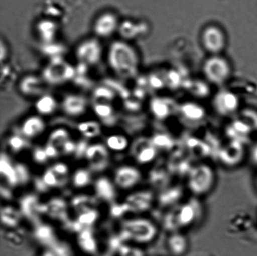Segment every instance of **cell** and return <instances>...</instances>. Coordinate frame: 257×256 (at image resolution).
Returning a JSON list of instances; mask_svg holds the SVG:
<instances>
[{
	"instance_id": "1",
	"label": "cell",
	"mask_w": 257,
	"mask_h": 256,
	"mask_svg": "<svg viewBox=\"0 0 257 256\" xmlns=\"http://www.w3.org/2000/svg\"><path fill=\"white\" fill-rule=\"evenodd\" d=\"M107 61L117 77L128 79L137 74L140 60L132 45L125 40H117L112 42L108 48Z\"/></svg>"
},
{
	"instance_id": "2",
	"label": "cell",
	"mask_w": 257,
	"mask_h": 256,
	"mask_svg": "<svg viewBox=\"0 0 257 256\" xmlns=\"http://www.w3.org/2000/svg\"><path fill=\"white\" fill-rule=\"evenodd\" d=\"M203 212L200 202L193 198L171 208L163 218V227L171 233L180 232L195 225L201 219Z\"/></svg>"
},
{
	"instance_id": "3",
	"label": "cell",
	"mask_w": 257,
	"mask_h": 256,
	"mask_svg": "<svg viewBox=\"0 0 257 256\" xmlns=\"http://www.w3.org/2000/svg\"><path fill=\"white\" fill-rule=\"evenodd\" d=\"M186 178L188 189L196 197L205 196L212 191L216 180L215 170L206 163L193 165Z\"/></svg>"
},
{
	"instance_id": "4",
	"label": "cell",
	"mask_w": 257,
	"mask_h": 256,
	"mask_svg": "<svg viewBox=\"0 0 257 256\" xmlns=\"http://www.w3.org/2000/svg\"><path fill=\"white\" fill-rule=\"evenodd\" d=\"M122 228L128 239L141 244L152 242L157 237L159 232L157 225L146 218L125 220L122 223Z\"/></svg>"
},
{
	"instance_id": "5",
	"label": "cell",
	"mask_w": 257,
	"mask_h": 256,
	"mask_svg": "<svg viewBox=\"0 0 257 256\" xmlns=\"http://www.w3.org/2000/svg\"><path fill=\"white\" fill-rule=\"evenodd\" d=\"M204 76L214 85H225L232 75L231 63L222 55H210L203 65Z\"/></svg>"
},
{
	"instance_id": "6",
	"label": "cell",
	"mask_w": 257,
	"mask_h": 256,
	"mask_svg": "<svg viewBox=\"0 0 257 256\" xmlns=\"http://www.w3.org/2000/svg\"><path fill=\"white\" fill-rule=\"evenodd\" d=\"M201 45L210 55H222L227 45L225 31L219 25H206L200 35Z\"/></svg>"
},
{
	"instance_id": "7",
	"label": "cell",
	"mask_w": 257,
	"mask_h": 256,
	"mask_svg": "<svg viewBox=\"0 0 257 256\" xmlns=\"http://www.w3.org/2000/svg\"><path fill=\"white\" fill-rule=\"evenodd\" d=\"M104 49L97 38L85 39L75 48V55L80 64L85 66H95L101 61Z\"/></svg>"
},
{
	"instance_id": "8",
	"label": "cell",
	"mask_w": 257,
	"mask_h": 256,
	"mask_svg": "<svg viewBox=\"0 0 257 256\" xmlns=\"http://www.w3.org/2000/svg\"><path fill=\"white\" fill-rule=\"evenodd\" d=\"M120 25L116 15L112 13H104L95 20L93 32L97 39H108L119 31Z\"/></svg>"
},
{
	"instance_id": "9",
	"label": "cell",
	"mask_w": 257,
	"mask_h": 256,
	"mask_svg": "<svg viewBox=\"0 0 257 256\" xmlns=\"http://www.w3.org/2000/svg\"><path fill=\"white\" fill-rule=\"evenodd\" d=\"M45 68L43 79L50 84H62L74 77L75 70L69 65L63 64L62 61L54 62Z\"/></svg>"
},
{
	"instance_id": "10",
	"label": "cell",
	"mask_w": 257,
	"mask_h": 256,
	"mask_svg": "<svg viewBox=\"0 0 257 256\" xmlns=\"http://www.w3.org/2000/svg\"><path fill=\"white\" fill-rule=\"evenodd\" d=\"M155 201L156 195L151 190H145L130 195L125 203L130 212L138 214L150 210Z\"/></svg>"
},
{
	"instance_id": "11",
	"label": "cell",
	"mask_w": 257,
	"mask_h": 256,
	"mask_svg": "<svg viewBox=\"0 0 257 256\" xmlns=\"http://www.w3.org/2000/svg\"><path fill=\"white\" fill-rule=\"evenodd\" d=\"M85 157L89 162L90 169L92 171H103L109 164V153L102 144L90 145L88 147Z\"/></svg>"
},
{
	"instance_id": "12",
	"label": "cell",
	"mask_w": 257,
	"mask_h": 256,
	"mask_svg": "<svg viewBox=\"0 0 257 256\" xmlns=\"http://www.w3.org/2000/svg\"><path fill=\"white\" fill-rule=\"evenodd\" d=\"M63 112L68 116L77 117L86 112L88 102L81 94H70L65 95L61 102Z\"/></svg>"
},
{
	"instance_id": "13",
	"label": "cell",
	"mask_w": 257,
	"mask_h": 256,
	"mask_svg": "<svg viewBox=\"0 0 257 256\" xmlns=\"http://www.w3.org/2000/svg\"><path fill=\"white\" fill-rule=\"evenodd\" d=\"M183 195V187L180 185H169L160 190L159 194L156 196V201L161 207L171 209L180 204Z\"/></svg>"
},
{
	"instance_id": "14",
	"label": "cell",
	"mask_w": 257,
	"mask_h": 256,
	"mask_svg": "<svg viewBox=\"0 0 257 256\" xmlns=\"http://www.w3.org/2000/svg\"><path fill=\"white\" fill-rule=\"evenodd\" d=\"M142 174L137 168L124 166L117 170L115 174V182L122 189H128L136 186L141 180Z\"/></svg>"
},
{
	"instance_id": "15",
	"label": "cell",
	"mask_w": 257,
	"mask_h": 256,
	"mask_svg": "<svg viewBox=\"0 0 257 256\" xmlns=\"http://www.w3.org/2000/svg\"><path fill=\"white\" fill-rule=\"evenodd\" d=\"M239 101L235 94L229 91H222L216 95L215 106L221 115L232 114L238 109Z\"/></svg>"
},
{
	"instance_id": "16",
	"label": "cell",
	"mask_w": 257,
	"mask_h": 256,
	"mask_svg": "<svg viewBox=\"0 0 257 256\" xmlns=\"http://www.w3.org/2000/svg\"><path fill=\"white\" fill-rule=\"evenodd\" d=\"M244 150L242 145L239 143H233L223 147L220 150V161L226 166L235 167L240 164L244 157Z\"/></svg>"
},
{
	"instance_id": "17",
	"label": "cell",
	"mask_w": 257,
	"mask_h": 256,
	"mask_svg": "<svg viewBox=\"0 0 257 256\" xmlns=\"http://www.w3.org/2000/svg\"><path fill=\"white\" fill-rule=\"evenodd\" d=\"M44 79L36 75H27L20 83V91L25 96L37 97V99L44 94Z\"/></svg>"
},
{
	"instance_id": "18",
	"label": "cell",
	"mask_w": 257,
	"mask_h": 256,
	"mask_svg": "<svg viewBox=\"0 0 257 256\" xmlns=\"http://www.w3.org/2000/svg\"><path fill=\"white\" fill-rule=\"evenodd\" d=\"M46 128V124L42 116L39 115H31L23 122L21 131L25 137L34 138L42 134Z\"/></svg>"
},
{
	"instance_id": "19",
	"label": "cell",
	"mask_w": 257,
	"mask_h": 256,
	"mask_svg": "<svg viewBox=\"0 0 257 256\" xmlns=\"http://www.w3.org/2000/svg\"><path fill=\"white\" fill-rule=\"evenodd\" d=\"M40 213L65 223L68 220L67 205L62 199H52L47 204L40 205Z\"/></svg>"
},
{
	"instance_id": "20",
	"label": "cell",
	"mask_w": 257,
	"mask_h": 256,
	"mask_svg": "<svg viewBox=\"0 0 257 256\" xmlns=\"http://www.w3.org/2000/svg\"><path fill=\"white\" fill-rule=\"evenodd\" d=\"M252 220L250 215L245 211L235 212L228 222L229 231L233 234H241L250 229Z\"/></svg>"
},
{
	"instance_id": "21",
	"label": "cell",
	"mask_w": 257,
	"mask_h": 256,
	"mask_svg": "<svg viewBox=\"0 0 257 256\" xmlns=\"http://www.w3.org/2000/svg\"><path fill=\"white\" fill-rule=\"evenodd\" d=\"M166 245L171 254L174 256H181L188 251L189 240L183 233L171 232L166 240Z\"/></svg>"
},
{
	"instance_id": "22",
	"label": "cell",
	"mask_w": 257,
	"mask_h": 256,
	"mask_svg": "<svg viewBox=\"0 0 257 256\" xmlns=\"http://www.w3.org/2000/svg\"><path fill=\"white\" fill-rule=\"evenodd\" d=\"M158 150L151 143L138 144L134 145L132 153L136 161L141 164H146L153 161L157 155Z\"/></svg>"
},
{
	"instance_id": "23",
	"label": "cell",
	"mask_w": 257,
	"mask_h": 256,
	"mask_svg": "<svg viewBox=\"0 0 257 256\" xmlns=\"http://www.w3.org/2000/svg\"><path fill=\"white\" fill-rule=\"evenodd\" d=\"M36 32L41 42L45 45L50 44L56 39L58 27L51 20H43L36 25Z\"/></svg>"
},
{
	"instance_id": "24",
	"label": "cell",
	"mask_w": 257,
	"mask_h": 256,
	"mask_svg": "<svg viewBox=\"0 0 257 256\" xmlns=\"http://www.w3.org/2000/svg\"><path fill=\"white\" fill-rule=\"evenodd\" d=\"M59 107V103L53 95L44 94L37 98L35 109L40 116H49L54 114Z\"/></svg>"
},
{
	"instance_id": "25",
	"label": "cell",
	"mask_w": 257,
	"mask_h": 256,
	"mask_svg": "<svg viewBox=\"0 0 257 256\" xmlns=\"http://www.w3.org/2000/svg\"><path fill=\"white\" fill-rule=\"evenodd\" d=\"M20 210L25 217L33 221H36L38 215L40 213V205L39 199L35 195H28L20 202Z\"/></svg>"
},
{
	"instance_id": "26",
	"label": "cell",
	"mask_w": 257,
	"mask_h": 256,
	"mask_svg": "<svg viewBox=\"0 0 257 256\" xmlns=\"http://www.w3.org/2000/svg\"><path fill=\"white\" fill-rule=\"evenodd\" d=\"M95 190L97 197L104 201L110 202L115 199V187L107 177H101L97 180Z\"/></svg>"
},
{
	"instance_id": "27",
	"label": "cell",
	"mask_w": 257,
	"mask_h": 256,
	"mask_svg": "<svg viewBox=\"0 0 257 256\" xmlns=\"http://www.w3.org/2000/svg\"><path fill=\"white\" fill-rule=\"evenodd\" d=\"M0 172L2 176L6 179L8 184L11 186H16L19 184V180L15 170V165L12 164L7 155L2 154L0 159Z\"/></svg>"
},
{
	"instance_id": "28",
	"label": "cell",
	"mask_w": 257,
	"mask_h": 256,
	"mask_svg": "<svg viewBox=\"0 0 257 256\" xmlns=\"http://www.w3.org/2000/svg\"><path fill=\"white\" fill-rule=\"evenodd\" d=\"M79 233L78 243L80 248L89 254H95L97 252V245L91 230L88 229H83Z\"/></svg>"
},
{
	"instance_id": "29",
	"label": "cell",
	"mask_w": 257,
	"mask_h": 256,
	"mask_svg": "<svg viewBox=\"0 0 257 256\" xmlns=\"http://www.w3.org/2000/svg\"><path fill=\"white\" fill-rule=\"evenodd\" d=\"M37 239L42 244L52 247L57 242L54 230L47 225H40L35 232Z\"/></svg>"
},
{
	"instance_id": "30",
	"label": "cell",
	"mask_w": 257,
	"mask_h": 256,
	"mask_svg": "<svg viewBox=\"0 0 257 256\" xmlns=\"http://www.w3.org/2000/svg\"><path fill=\"white\" fill-rule=\"evenodd\" d=\"M95 203H96V200L94 198L86 196V195H80V196L75 197L72 200V205L75 211L81 214L82 213L94 209L93 207L95 205Z\"/></svg>"
},
{
	"instance_id": "31",
	"label": "cell",
	"mask_w": 257,
	"mask_h": 256,
	"mask_svg": "<svg viewBox=\"0 0 257 256\" xmlns=\"http://www.w3.org/2000/svg\"><path fill=\"white\" fill-rule=\"evenodd\" d=\"M20 213L11 207H6L2 210V221L6 226L15 227L19 224Z\"/></svg>"
},
{
	"instance_id": "32",
	"label": "cell",
	"mask_w": 257,
	"mask_h": 256,
	"mask_svg": "<svg viewBox=\"0 0 257 256\" xmlns=\"http://www.w3.org/2000/svg\"><path fill=\"white\" fill-rule=\"evenodd\" d=\"M79 130L85 137L92 138L100 134L101 129L99 123L95 121L84 122L79 125Z\"/></svg>"
},
{
	"instance_id": "33",
	"label": "cell",
	"mask_w": 257,
	"mask_h": 256,
	"mask_svg": "<svg viewBox=\"0 0 257 256\" xmlns=\"http://www.w3.org/2000/svg\"><path fill=\"white\" fill-rule=\"evenodd\" d=\"M68 140H69V135L66 130L59 129L55 130L50 135L49 144L56 148L58 150H62Z\"/></svg>"
},
{
	"instance_id": "34",
	"label": "cell",
	"mask_w": 257,
	"mask_h": 256,
	"mask_svg": "<svg viewBox=\"0 0 257 256\" xmlns=\"http://www.w3.org/2000/svg\"><path fill=\"white\" fill-rule=\"evenodd\" d=\"M106 142L108 147L115 151H121L128 146V140L122 135H111L107 138Z\"/></svg>"
},
{
	"instance_id": "35",
	"label": "cell",
	"mask_w": 257,
	"mask_h": 256,
	"mask_svg": "<svg viewBox=\"0 0 257 256\" xmlns=\"http://www.w3.org/2000/svg\"><path fill=\"white\" fill-rule=\"evenodd\" d=\"M91 180L89 170L85 169L78 170L73 177V184L74 186L82 188L89 185Z\"/></svg>"
},
{
	"instance_id": "36",
	"label": "cell",
	"mask_w": 257,
	"mask_h": 256,
	"mask_svg": "<svg viewBox=\"0 0 257 256\" xmlns=\"http://www.w3.org/2000/svg\"><path fill=\"white\" fill-rule=\"evenodd\" d=\"M95 114L102 120L111 118L114 114V109L112 107L106 103H98L94 105Z\"/></svg>"
},
{
	"instance_id": "37",
	"label": "cell",
	"mask_w": 257,
	"mask_h": 256,
	"mask_svg": "<svg viewBox=\"0 0 257 256\" xmlns=\"http://www.w3.org/2000/svg\"><path fill=\"white\" fill-rule=\"evenodd\" d=\"M52 169L57 175L59 180V187L64 186L67 181L66 177L69 172L67 165L62 163H58L54 165Z\"/></svg>"
},
{
	"instance_id": "38",
	"label": "cell",
	"mask_w": 257,
	"mask_h": 256,
	"mask_svg": "<svg viewBox=\"0 0 257 256\" xmlns=\"http://www.w3.org/2000/svg\"><path fill=\"white\" fill-rule=\"evenodd\" d=\"M99 214L96 210L92 209L89 211L82 213L79 214V218H78L77 221L80 223L82 226H90L96 221Z\"/></svg>"
},
{
	"instance_id": "39",
	"label": "cell",
	"mask_w": 257,
	"mask_h": 256,
	"mask_svg": "<svg viewBox=\"0 0 257 256\" xmlns=\"http://www.w3.org/2000/svg\"><path fill=\"white\" fill-rule=\"evenodd\" d=\"M19 182L21 184H26L30 179L29 169L24 164H17L15 165Z\"/></svg>"
},
{
	"instance_id": "40",
	"label": "cell",
	"mask_w": 257,
	"mask_h": 256,
	"mask_svg": "<svg viewBox=\"0 0 257 256\" xmlns=\"http://www.w3.org/2000/svg\"><path fill=\"white\" fill-rule=\"evenodd\" d=\"M51 247V251L55 256H70L71 255L70 247L65 243L57 241Z\"/></svg>"
},
{
	"instance_id": "41",
	"label": "cell",
	"mask_w": 257,
	"mask_h": 256,
	"mask_svg": "<svg viewBox=\"0 0 257 256\" xmlns=\"http://www.w3.org/2000/svg\"><path fill=\"white\" fill-rule=\"evenodd\" d=\"M42 180L48 187H59V180L52 169L46 170L43 175Z\"/></svg>"
},
{
	"instance_id": "42",
	"label": "cell",
	"mask_w": 257,
	"mask_h": 256,
	"mask_svg": "<svg viewBox=\"0 0 257 256\" xmlns=\"http://www.w3.org/2000/svg\"><path fill=\"white\" fill-rule=\"evenodd\" d=\"M120 256H145L143 250L138 247L122 245L119 249Z\"/></svg>"
},
{
	"instance_id": "43",
	"label": "cell",
	"mask_w": 257,
	"mask_h": 256,
	"mask_svg": "<svg viewBox=\"0 0 257 256\" xmlns=\"http://www.w3.org/2000/svg\"><path fill=\"white\" fill-rule=\"evenodd\" d=\"M9 145L15 152L20 151L26 147V142L21 137L14 135L9 139Z\"/></svg>"
},
{
	"instance_id": "44",
	"label": "cell",
	"mask_w": 257,
	"mask_h": 256,
	"mask_svg": "<svg viewBox=\"0 0 257 256\" xmlns=\"http://www.w3.org/2000/svg\"><path fill=\"white\" fill-rule=\"evenodd\" d=\"M130 212L126 204H115L110 208V214L114 217H120L124 215L125 213Z\"/></svg>"
},
{
	"instance_id": "45",
	"label": "cell",
	"mask_w": 257,
	"mask_h": 256,
	"mask_svg": "<svg viewBox=\"0 0 257 256\" xmlns=\"http://www.w3.org/2000/svg\"><path fill=\"white\" fill-rule=\"evenodd\" d=\"M33 157H34L35 161L39 164H43V163L47 162L49 159L45 149H42L41 148H37L34 150Z\"/></svg>"
},
{
	"instance_id": "46",
	"label": "cell",
	"mask_w": 257,
	"mask_h": 256,
	"mask_svg": "<svg viewBox=\"0 0 257 256\" xmlns=\"http://www.w3.org/2000/svg\"><path fill=\"white\" fill-rule=\"evenodd\" d=\"M87 143L84 141L80 142L79 144L76 145V149H75V155L77 158H81L84 155L85 156L87 150L88 149Z\"/></svg>"
},
{
	"instance_id": "47",
	"label": "cell",
	"mask_w": 257,
	"mask_h": 256,
	"mask_svg": "<svg viewBox=\"0 0 257 256\" xmlns=\"http://www.w3.org/2000/svg\"><path fill=\"white\" fill-rule=\"evenodd\" d=\"M75 149H76V144L69 140H68V141L65 143L64 146H63L61 151L63 154H71V153L75 152Z\"/></svg>"
},
{
	"instance_id": "48",
	"label": "cell",
	"mask_w": 257,
	"mask_h": 256,
	"mask_svg": "<svg viewBox=\"0 0 257 256\" xmlns=\"http://www.w3.org/2000/svg\"><path fill=\"white\" fill-rule=\"evenodd\" d=\"M34 185L35 189L37 190V191L40 192H45L49 190V187L47 186L46 184L43 181L42 179H40V178H36V179H35Z\"/></svg>"
},
{
	"instance_id": "49",
	"label": "cell",
	"mask_w": 257,
	"mask_h": 256,
	"mask_svg": "<svg viewBox=\"0 0 257 256\" xmlns=\"http://www.w3.org/2000/svg\"><path fill=\"white\" fill-rule=\"evenodd\" d=\"M44 149L49 158H55L59 155V150L49 143L46 145Z\"/></svg>"
},
{
	"instance_id": "50",
	"label": "cell",
	"mask_w": 257,
	"mask_h": 256,
	"mask_svg": "<svg viewBox=\"0 0 257 256\" xmlns=\"http://www.w3.org/2000/svg\"><path fill=\"white\" fill-rule=\"evenodd\" d=\"M1 195L5 199L10 200L12 199V194L9 189H5L4 187H1Z\"/></svg>"
},
{
	"instance_id": "51",
	"label": "cell",
	"mask_w": 257,
	"mask_h": 256,
	"mask_svg": "<svg viewBox=\"0 0 257 256\" xmlns=\"http://www.w3.org/2000/svg\"><path fill=\"white\" fill-rule=\"evenodd\" d=\"M251 159L252 162L257 165V144L252 148L251 150Z\"/></svg>"
},
{
	"instance_id": "52",
	"label": "cell",
	"mask_w": 257,
	"mask_h": 256,
	"mask_svg": "<svg viewBox=\"0 0 257 256\" xmlns=\"http://www.w3.org/2000/svg\"><path fill=\"white\" fill-rule=\"evenodd\" d=\"M40 256H55L54 253H53L51 250L50 251H46L44 253V254H42Z\"/></svg>"
},
{
	"instance_id": "53",
	"label": "cell",
	"mask_w": 257,
	"mask_h": 256,
	"mask_svg": "<svg viewBox=\"0 0 257 256\" xmlns=\"http://www.w3.org/2000/svg\"><path fill=\"white\" fill-rule=\"evenodd\" d=\"M256 189H257V177H256Z\"/></svg>"
}]
</instances>
